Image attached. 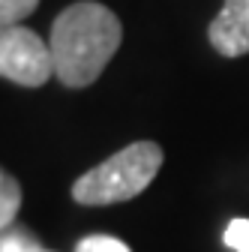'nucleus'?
I'll return each instance as SVG.
<instances>
[{
	"instance_id": "f257e3e1",
	"label": "nucleus",
	"mask_w": 249,
	"mask_h": 252,
	"mask_svg": "<svg viewBox=\"0 0 249 252\" xmlns=\"http://www.w3.org/2000/svg\"><path fill=\"white\" fill-rule=\"evenodd\" d=\"M48 42L54 54V75L63 87L78 90L96 81L117 54L123 24L96 0H78L54 18Z\"/></svg>"
},
{
	"instance_id": "f03ea898",
	"label": "nucleus",
	"mask_w": 249,
	"mask_h": 252,
	"mask_svg": "<svg viewBox=\"0 0 249 252\" xmlns=\"http://www.w3.org/2000/svg\"><path fill=\"white\" fill-rule=\"evenodd\" d=\"M159 168H162V147L156 141H135L108 156L96 168L84 171L72 183V198L84 207L132 201L156 180Z\"/></svg>"
},
{
	"instance_id": "7ed1b4c3",
	"label": "nucleus",
	"mask_w": 249,
	"mask_h": 252,
	"mask_svg": "<svg viewBox=\"0 0 249 252\" xmlns=\"http://www.w3.org/2000/svg\"><path fill=\"white\" fill-rule=\"evenodd\" d=\"M0 75L21 87H42L54 75L51 42L21 24L0 33Z\"/></svg>"
},
{
	"instance_id": "20e7f679",
	"label": "nucleus",
	"mask_w": 249,
	"mask_h": 252,
	"mask_svg": "<svg viewBox=\"0 0 249 252\" xmlns=\"http://www.w3.org/2000/svg\"><path fill=\"white\" fill-rule=\"evenodd\" d=\"M207 39L222 57L249 54V0H225L207 27Z\"/></svg>"
},
{
	"instance_id": "39448f33",
	"label": "nucleus",
	"mask_w": 249,
	"mask_h": 252,
	"mask_svg": "<svg viewBox=\"0 0 249 252\" xmlns=\"http://www.w3.org/2000/svg\"><path fill=\"white\" fill-rule=\"evenodd\" d=\"M18 207H21V186L9 171H3L0 174V228L3 231L12 228V219H15Z\"/></svg>"
},
{
	"instance_id": "423d86ee",
	"label": "nucleus",
	"mask_w": 249,
	"mask_h": 252,
	"mask_svg": "<svg viewBox=\"0 0 249 252\" xmlns=\"http://www.w3.org/2000/svg\"><path fill=\"white\" fill-rule=\"evenodd\" d=\"M0 252H42V246L27 228H9L0 237Z\"/></svg>"
},
{
	"instance_id": "0eeeda50",
	"label": "nucleus",
	"mask_w": 249,
	"mask_h": 252,
	"mask_svg": "<svg viewBox=\"0 0 249 252\" xmlns=\"http://www.w3.org/2000/svg\"><path fill=\"white\" fill-rule=\"evenodd\" d=\"M39 6V0H0V24L15 27Z\"/></svg>"
},
{
	"instance_id": "6e6552de",
	"label": "nucleus",
	"mask_w": 249,
	"mask_h": 252,
	"mask_svg": "<svg viewBox=\"0 0 249 252\" xmlns=\"http://www.w3.org/2000/svg\"><path fill=\"white\" fill-rule=\"evenodd\" d=\"M75 252H132V249L111 234H90V237L78 240Z\"/></svg>"
},
{
	"instance_id": "1a4fd4ad",
	"label": "nucleus",
	"mask_w": 249,
	"mask_h": 252,
	"mask_svg": "<svg viewBox=\"0 0 249 252\" xmlns=\"http://www.w3.org/2000/svg\"><path fill=\"white\" fill-rule=\"evenodd\" d=\"M225 246L234 252H249V219H231L225 228Z\"/></svg>"
},
{
	"instance_id": "9d476101",
	"label": "nucleus",
	"mask_w": 249,
	"mask_h": 252,
	"mask_svg": "<svg viewBox=\"0 0 249 252\" xmlns=\"http://www.w3.org/2000/svg\"><path fill=\"white\" fill-rule=\"evenodd\" d=\"M42 252H48V249H42Z\"/></svg>"
}]
</instances>
